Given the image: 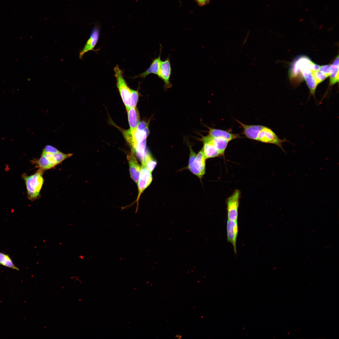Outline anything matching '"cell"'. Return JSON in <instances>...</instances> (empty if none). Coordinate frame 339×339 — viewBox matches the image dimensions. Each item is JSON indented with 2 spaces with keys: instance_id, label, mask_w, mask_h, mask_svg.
Returning a JSON list of instances; mask_svg holds the SVG:
<instances>
[{
  "instance_id": "1",
  "label": "cell",
  "mask_w": 339,
  "mask_h": 339,
  "mask_svg": "<svg viewBox=\"0 0 339 339\" xmlns=\"http://www.w3.org/2000/svg\"><path fill=\"white\" fill-rule=\"evenodd\" d=\"M43 172L39 168L32 175H29L23 173L21 175L25 185L28 198L31 201H35L40 197V192L44 182Z\"/></svg>"
},
{
  "instance_id": "28",
  "label": "cell",
  "mask_w": 339,
  "mask_h": 339,
  "mask_svg": "<svg viewBox=\"0 0 339 339\" xmlns=\"http://www.w3.org/2000/svg\"><path fill=\"white\" fill-rule=\"evenodd\" d=\"M182 337V336L179 335H176L175 336V337L178 339H180Z\"/></svg>"
},
{
  "instance_id": "4",
  "label": "cell",
  "mask_w": 339,
  "mask_h": 339,
  "mask_svg": "<svg viewBox=\"0 0 339 339\" xmlns=\"http://www.w3.org/2000/svg\"><path fill=\"white\" fill-rule=\"evenodd\" d=\"M320 67L307 56H301L296 58L292 64L289 70V76L291 79H295L299 77L302 70L309 69L312 71H318Z\"/></svg>"
},
{
  "instance_id": "24",
  "label": "cell",
  "mask_w": 339,
  "mask_h": 339,
  "mask_svg": "<svg viewBox=\"0 0 339 339\" xmlns=\"http://www.w3.org/2000/svg\"><path fill=\"white\" fill-rule=\"evenodd\" d=\"M331 67V64L322 65L320 66L319 70L328 77L330 75Z\"/></svg>"
},
{
  "instance_id": "26",
  "label": "cell",
  "mask_w": 339,
  "mask_h": 339,
  "mask_svg": "<svg viewBox=\"0 0 339 339\" xmlns=\"http://www.w3.org/2000/svg\"><path fill=\"white\" fill-rule=\"evenodd\" d=\"M200 6H203L208 4L210 2V0H194Z\"/></svg>"
},
{
  "instance_id": "9",
  "label": "cell",
  "mask_w": 339,
  "mask_h": 339,
  "mask_svg": "<svg viewBox=\"0 0 339 339\" xmlns=\"http://www.w3.org/2000/svg\"><path fill=\"white\" fill-rule=\"evenodd\" d=\"M100 35V29L98 25L95 26L92 30L90 37L83 49L79 52V58L81 59L84 54L90 51H94Z\"/></svg>"
},
{
  "instance_id": "8",
  "label": "cell",
  "mask_w": 339,
  "mask_h": 339,
  "mask_svg": "<svg viewBox=\"0 0 339 339\" xmlns=\"http://www.w3.org/2000/svg\"><path fill=\"white\" fill-rule=\"evenodd\" d=\"M172 69L169 56L164 61H161L157 76L164 83V88L166 89L171 88L172 85L170 81Z\"/></svg>"
},
{
  "instance_id": "22",
  "label": "cell",
  "mask_w": 339,
  "mask_h": 339,
  "mask_svg": "<svg viewBox=\"0 0 339 339\" xmlns=\"http://www.w3.org/2000/svg\"><path fill=\"white\" fill-rule=\"evenodd\" d=\"M312 74L317 85L328 77L319 70L312 71Z\"/></svg>"
},
{
  "instance_id": "3",
  "label": "cell",
  "mask_w": 339,
  "mask_h": 339,
  "mask_svg": "<svg viewBox=\"0 0 339 339\" xmlns=\"http://www.w3.org/2000/svg\"><path fill=\"white\" fill-rule=\"evenodd\" d=\"M189 148L190 154L188 168L193 174L201 179L205 173L206 161L207 159L202 149L197 154H196L190 145Z\"/></svg>"
},
{
  "instance_id": "23",
  "label": "cell",
  "mask_w": 339,
  "mask_h": 339,
  "mask_svg": "<svg viewBox=\"0 0 339 339\" xmlns=\"http://www.w3.org/2000/svg\"><path fill=\"white\" fill-rule=\"evenodd\" d=\"M138 97V91L132 89L131 98V108L136 107L137 103Z\"/></svg>"
},
{
  "instance_id": "2",
  "label": "cell",
  "mask_w": 339,
  "mask_h": 339,
  "mask_svg": "<svg viewBox=\"0 0 339 339\" xmlns=\"http://www.w3.org/2000/svg\"><path fill=\"white\" fill-rule=\"evenodd\" d=\"M116 86L127 111L131 108V95L132 89L128 86L123 77V72L117 65L114 68Z\"/></svg>"
},
{
  "instance_id": "5",
  "label": "cell",
  "mask_w": 339,
  "mask_h": 339,
  "mask_svg": "<svg viewBox=\"0 0 339 339\" xmlns=\"http://www.w3.org/2000/svg\"><path fill=\"white\" fill-rule=\"evenodd\" d=\"M257 140L265 143L276 145L284 152L285 151L282 147V143L285 142H288L286 138L280 139L272 129L265 126L259 132Z\"/></svg>"
},
{
  "instance_id": "21",
  "label": "cell",
  "mask_w": 339,
  "mask_h": 339,
  "mask_svg": "<svg viewBox=\"0 0 339 339\" xmlns=\"http://www.w3.org/2000/svg\"><path fill=\"white\" fill-rule=\"evenodd\" d=\"M0 264L6 267L19 270L18 268L15 266L9 256L1 252H0Z\"/></svg>"
},
{
  "instance_id": "27",
  "label": "cell",
  "mask_w": 339,
  "mask_h": 339,
  "mask_svg": "<svg viewBox=\"0 0 339 339\" xmlns=\"http://www.w3.org/2000/svg\"><path fill=\"white\" fill-rule=\"evenodd\" d=\"M148 127V124L144 121H143L139 123L137 129L139 130H143Z\"/></svg>"
},
{
  "instance_id": "17",
  "label": "cell",
  "mask_w": 339,
  "mask_h": 339,
  "mask_svg": "<svg viewBox=\"0 0 339 339\" xmlns=\"http://www.w3.org/2000/svg\"><path fill=\"white\" fill-rule=\"evenodd\" d=\"M208 127L209 129V135L213 137H221L230 141L238 137L239 136L238 134L231 133L222 130Z\"/></svg>"
},
{
  "instance_id": "25",
  "label": "cell",
  "mask_w": 339,
  "mask_h": 339,
  "mask_svg": "<svg viewBox=\"0 0 339 339\" xmlns=\"http://www.w3.org/2000/svg\"><path fill=\"white\" fill-rule=\"evenodd\" d=\"M59 150L55 147L50 145L46 146L43 150L42 151L48 152L51 153H55L58 152Z\"/></svg>"
},
{
  "instance_id": "16",
  "label": "cell",
  "mask_w": 339,
  "mask_h": 339,
  "mask_svg": "<svg viewBox=\"0 0 339 339\" xmlns=\"http://www.w3.org/2000/svg\"><path fill=\"white\" fill-rule=\"evenodd\" d=\"M309 89L310 94L315 97V91L317 85L310 69H305L301 72Z\"/></svg>"
},
{
  "instance_id": "11",
  "label": "cell",
  "mask_w": 339,
  "mask_h": 339,
  "mask_svg": "<svg viewBox=\"0 0 339 339\" xmlns=\"http://www.w3.org/2000/svg\"><path fill=\"white\" fill-rule=\"evenodd\" d=\"M238 232L237 221H233L228 219L227 222V240L228 242L232 244L235 254L237 253L236 241Z\"/></svg>"
},
{
  "instance_id": "13",
  "label": "cell",
  "mask_w": 339,
  "mask_h": 339,
  "mask_svg": "<svg viewBox=\"0 0 339 339\" xmlns=\"http://www.w3.org/2000/svg\"><path fill=\"white\" fill-rule=\"evenodd\" d=\"M236 121L242 126L243 131V134L247 138L253 140H257L258 135L264 126L260 125H248L245 124L236 120Z\"/></svg>"
},
{
  "instance_id": "12",
  "label": "cell",
  "mask_w": 339,
  "mask_h": 339,
  "mask_svg": "<svg viewBox=\"0 0 339 339\" xmlns=\"http://www.w3.org/2000/svg\"><path fill=\"white\" fill-rule=\"evenodd\" d=\"M127 159L129 167L130 176L136 183L139 179L141 166L138 163L135 154L132 152L127 155Z\"/></svg>"
},
{
  "instance_id": "6",
  "label": "cell",
  "mask_w": 339,
  "mask_h": 339,
  "mask_svg": "<svg viewBox=\"0 0 339 339\" xmlns=\"http://www.w3.org/2000/svg\"><path fill=\"white\" fill-rule=\"evenodd\" d=\"M240 194V191L236 189L226 200L228 219L237 221Z\"/></svg>"
},
{
  "instance_id": "15",
  "label": "cell",
  "mask_w": 339,
  "mask_h": 339,
  "mask_svg": "<svg viewBox=\"0 0 339 339\" xmlns=\"http://www.w3.org/2000/svg\"><path fill=\"white\" fill-rule=\"evenodd\" d=\"M127 111L130 127V130L129 132L131 134H132L136 131L139 123V115L138 111L136 107L131 108Z\"/></svg>"
},
{
  "instance_id": "18",
  "label": "cell",
  "mask_w": 339,
  "mask_h": 339,
  "mask_svg": "<svg viewBox=\"0 0 339 339\" xmlns=\"http://www.w3.org/2000/svg\"><path fill=\"white\" fill-rule=\"evenodd\" d=\"M330 85H333L339 81V56L331 65L330 75Z\"/></svg>"
},
{
  "instance_id": "14",
  "label": "cell",
  "mask_w": 339,
  "mask_h": 339,
  "mask_svg": "<svg viewBox=\"0 0 339 339\" xmlns=\"http://www.w3.org/2000/svg\"><path fill=\"white\" fill-rule=\"evenodd\" d=\"M162 47L161 45H160V52L158 57L155 58L153 60L151 65L145 71L140 74L135 76L134 78L140 77L142 78H145L148 75L150 74H153L157 75L159 70L161 62V53Z\"/></svg>"
},
{
  "instance_id": "19",
  "label": "cell",
  "mask_w": 339,
  "mask_h": 339,
  "mask_svg": "<svg viewBox=\"0 0 339 339\" xmlns=\"http://www.w3.org/2000/svg\"><path fill=\"white\" fill-rule=\"evenodd\" d=\"M212 141L221 155H223L230 141L221 137H212Z\"/></svg>"
},
{
  "instance_id": "7",
  "label": "cell",
  "mask_w": 339,
  "mask_h": 339,
  "mask_svg": "<svg viewBox=\"0 0 339 339\" xmlns=\"http://www.w3.org/2000/svg\"><path fill=\"white\" fill-rule=\"evenodd\" d=\"M152 180L151 172L143 164H142L137 183L138 195L136 200L137 207L140 196L145 190L150 185Z\"/></svg>"
},
{
  "instance_id": "20",
  "label": "cell",
  "mask_w": 339,
  "mask_h": 339,
  "mask_svg": "<svg viewBox=\"0 0 339 339\" xmlns=\"http://www.w3.org/2000/svg\"><path fill=\"white\" fill-rule=\"evenodd\" d=\"M146 168L152 172L155 168L157 164L156 161L148 151L143 160L141 162Z\"/></svg>"
},
{
  "instance_id": "10",
  "label": "cell",
  "mask_w": 339,
  "mask_h": 339,
  "mask_svg": "<svg viewBox=\"0 0 339 339\" xmlns=\"http://www.w3.org/2000/svg\"><path fill=\"white\" fill-rule=\"evenodd\" d=\"M201 140L203 143V147L202 149L206 159L221 156L219 152L212 141V137L208 135L203 137Z\"/></svg>"
}]
</instances>
